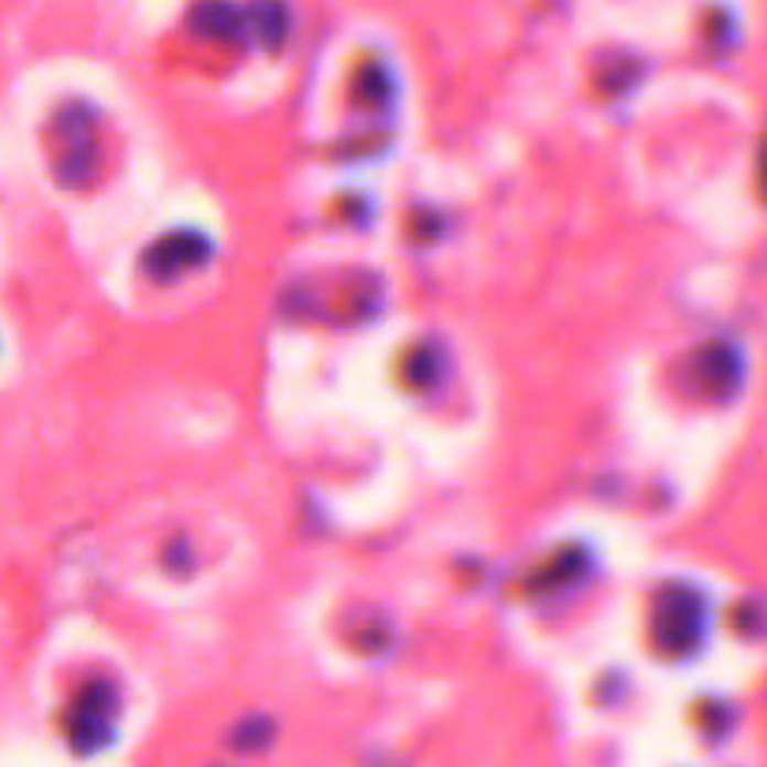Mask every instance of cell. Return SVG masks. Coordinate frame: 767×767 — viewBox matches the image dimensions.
Wrapping results in <instances>:
<instances>
[{
  "label": "cell",
  "instance_id": "6da1fadb",
  "mask_svg": "<svg viewBox=\"0 0 767 767\" xmlns=\"http://www.w3.org/2000/svg\"><path fill=\"white\" fill-rule=\"evenodd\" d=\"M112 723H117V693L106 681H94L75 696L68 712V742L75 753H98L101 745H109Z\"/></svg>",
  "mask_w": 767,
  "mask_h": 767
},
{
  "label": "cell",
  "instance_id": "7a4b0ae2",
  "mask_svg": "<svg viewBox=\"0 0 767 767\" xmlns=\"http://www.w3.org/2000/svg\"><path fill=\"white\" fill-rule=\"evenodd\" d=\"M700 629H704V607H700V599L693 592L674 595V599H670V607L659 611L656 633H659L662 648L689 651L700 640Z\"/></svg>",
  "mask_w": 767,
  "mask_h": 767
},
{
  "label": "cell",
  "instance_id": "3957f363",
  "mask_svg": "<svg viewBox=\"0 0 767 767\" xmlns=\"http://www.w3.org/2000/svg\"><path fill=\"white\" fill-rule=\"evenodd\" d=\"M90 154H94V139H90V120L83 112H64L61 117V158H56V169L68 184H83L90 169Z\"/></svg>",
  "mask_w": 767,
  "mask_h": 767
},
{
  "label": "cell",
  "instance_id": "277c9868",
  "mask_svg": "<svg viewBox=\"0 0 767 767\" xmlns=\"http://www.w3.org/2000/svg\"><path fill=\"white\" fill-rule=\"evenodd\" d=\"M187 244H195V236H184V233H180V236H173V240H161L158 248H161V251H169V259H150L147 267L154 270L158 278H161V273H165V278H173V273L187 270V267H195V262L203 259V255H184Z\"/></svg>",
  "mask_w": 767,
  "mask_h": 767
},
{
  "label": "cell",
  "instance_id": "5b68a950",
  "mask_svg": "<svg viewBox=\"0 0 767 767\" xmlns=\"http://www.w3.org/2000/svg\"><path fill=\"white\" fill-rule=\"evenodd\" d=\"M195 19H206V23H198L203 26L206 34H229L233 26H236V12L229 4H222V0H210V4H198V12H195Z\"/></svg>",
  "mask_w": 767,
  "mask_h": 767
},
{
  "label": "cell",
  "instance_id": "8992f818",
  "mask_svg": "<svg viewBox=\"0 0 767 767\" xmlns=\"http://www.w3.org/2000/svg\"><path fill=\"white\" fill-rule=\"evenodd\" d=\"M233 742L240 745V749H259V745L270 742V723L267 719H251V723H244L240 731H236Z\"/></svg>",
  "mask_w": 767,
  "mask_h": 767
}]
</instances>
